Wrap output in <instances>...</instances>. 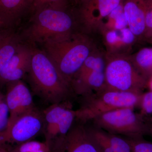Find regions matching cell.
I'll list each match as a JSON object with an SVG mask.
<instances>
[{"label": "cell", "instance_id": "obj_1", "mask_svg": "<svg viewBox=\"0 0 152 152\" xmlns=\"http://www.w3.org/2000/svg\"><path fill=\"white\" fill-rule=\"evenodd\" d=\"M68 1L50 3L33 11L27 27L20 34L22 41L36 46L65 40L77 33H84L79 11L75 15L68 8Z\"/></svg>", "mask_w": 152, "mask_h": 152}, {"label": "cell", "instance_id": "obj_2", "mask_svg": "<svg viewBox=\"0 0 152 152\" xmlns=\"http://www.w3.org/2000/svg\"><path fill=\"white\" fill-rule=\"evenodd\" d=\"M32 93L47 103L71 102L75 96L70 85L42 50L34 46L27 74Z\"/></svg>", "mask_w": 152, "mask_h": 152}, {"label": "cell", "instance_id": "obj_3", "mask_svg": "<svg viewBox=\"0 0 152 152\" xmlns=\"http://www.w3.org/2000/svg\"><path fill=\"white\" fill-rule=\"evenodd\" d=\"M42 46V50L70 85L74 76L97 45L90 34L81 32L65 40L46 43Z\"/></svg>", "mask_w": 152, "mask_h": 152}, {"label": "cell", "instance_id": "obj_4", "mask_svg": "<svg viewBox=\"0 0 152 152\" xmlns=\"http://www.w3.org/2000/svg\"><path fill=\"white\" fill-rule=\"evenodd\" d=\"M143 93L123 92L105 88L80 96V108L75 110L76 119L84 123L117 109L140 107Z\"/></svg>", "mask_w": 152, "mask_h": 152}, {"label": "cell", "instance_id": "obj_5", "mask_svg": "<svg viewBox=\"0 0 152 152\" xmlns=\"http://www.w3.org/2000/svg\"><path fill=\"white\" fill-rule=\"evenodd\" d=\"M134 109L127 107L107 112L91 121L94 126L107 132L125 137H143L148 134V120Z\"/></svg>", "mask_w": 152, "mask_h": 152}, {"label": "cell", "instance_id": "obj_6", "mask_svg": "<svg viewBox=\"0 0 152 152\" xmlns=\"http://www.w3.org/2000/svg\"><path fill=\"white\" fill-rule=\"evenodd\" d=\"M106 88L123 92L143 93L147 80L139 74L128 56L107 53Z\"/></svg>", "mask_w": 152, "mask_h": 152}, {"label": "cell", "instance_id": "obj_7", "mask_svg": "<svg viewBox=\"0 0 152 152\" xmlns=\"http://www.w3.org/2000/svg\"><path fill=\"white\" fill-rule=\"evenodd\" d=\"M43 129L42 111L36 107L18 117L5 132L0 135V146L10 143L18 145L34 140L43 134Z\"/></svg>", "mask_w": 152, "mask_h": 152}, {"label": "cell", "instance_id": "obj_8", "mask_svg": "<svg viewBox=\"0 0 152 152\" xmlns=\"http://www.w3.org/2000/svg\"><path fill=\"white\" fill-rule=\"evenodd\" d=\"M43 134L48 145L66 134L76 119L75 110L71 102L50 104L42 111Z\"/></svg>", "mask_w": 152, "mask_h": 152}, {"label": "cell", "instance_id": "obj_9", "mask_svg": "<svg viewBox=\"0 0 152 152\" xmlns=\"http://www.w3.org/2000/svg\"><path fill=\"white\" fill-rule=\"evenodd\" d=\"M87 123L76 119L65 136L49 146L50 152H102Z\"/></svg>", "mask_w": 152, "mask_h": 152}, {"label": "cell", "instance_id": "obj_10", "mask_svg": "<svg viewBox=\"0 0 152 152\" xmlns=\"http://www.w3.org/2000/svg\"><path fill=\"white\" fill-rule=\"evenodd\" d=\"M123 0H87L79 9L83 31L87 34L99 32L103 23Z\"/></svg>", "mask_w": 152, "mask_h": 152}, {"label": "cell", "instance_id": "obj_11", "mask_svg": "<svg viewBox=\"0 0 152 152\" xmlns=\"http://www.w3.org/2000/svg\"><path fill=\"white\" fill-rule=\"evenodd\" d=\"M6 86V101L10 115L8 128L18 117L36 107L32 93L23 80L10 82Z\"/></svg>", "mask_w": 152, "mask_h": 152}, {"label": "cell", "instance_id": "obj_12", "mask_svg": "<svg viewBox=\"0 0 152 152\" xmlns=\"http://www.w3.org/2000/svg\"><path fill=\"white\" fill-rule=\"evenodd\" d=\"M34 46L22 42L0 74V86L22 80L29 71Z\"/></svg>", "mask_w": 152, "mask_h": 152}, {"label": "cell", "instance_id": "obj_13", "mask_svg": "<svg viewBox=\"0 0 152 152\" xmlns=\"http://www.w3.org/2000/svg\"><path fill=\"white\" fill-rule=\"evenodd\" d=\"M99 33L102 37L106 51L109 54L128 56L133 45L137 42L128 27L120 30H102Z\"/></svg>", "mask_w": 152, "mask_h": 152}, {"label": "cell", "instance_id": "obj_14", "mask_svg": "<svg viewBox=\"0 0 152 152\" xmlns=\"http://www.w3.org/2000/svg\"><path fill=\"white\" fill-rule=\"evenodd\" d=\"M148 0H125L124 12L128 28L138 42L145 40V19Z\"/></svg>", "mask_w": 152, "mask_h": 152}, {"label": "cell", "instance_id": "obj_15", "mask_svg": "<svg viewBox=\"0 0 152 152\" xmlns=\"http://www.w3.org/2000/svg\"><path fill=\"white\" fill-rule=\"evenodd\" d=\"M31 7L30 0H0V30H16Z\"/></svg>", "mask_w": 152, "mask_h": 152}, {"label": "cell", "instance_id": "obj_16", "mask_svg": "<svg viewBox=\"0 0 152 152\" xmlns=\"http://www.w3.org/2000/svg\"><path fill=\"white\" fill-rule=\"evenodd\" d=\"M90 130L102 152H132L126 137L114 134L93 126Z\"/></svg>", "mask_w": 152, "mask_h": 152}, {"label": "cell", "instance_id": "obj_17", "mask_svg": "<svg viewBox=\"0 0 152 152\" xmlns=\"http://www.w3.org/2000/svg\"><path fill=\"white\" fill-rule=\"evenodd\" d=\"M23 42L15 30H0V74Z\"/></svg>", "mask_w": 152, "mask_h": 152}, {"label": "cell", "instance_id": "obj_18", "mask_svg": "<svg viewBox=\"0 0 152 152\" xmlns=\"http://www.w3.org/2000/svg\"><path fill=\"white\" fill-rule=\"evenodd\" d=\"M128 56L136 69L147 82L152 76V48H143Z\"/></svg>", "mask_w": 152, "mask_h": 152}, {"label": "cell", "instance_id": "obj_19", "mask_svg": "<svg viewBox=\"0 0 152 152\" xmlns=\"http://www.w3.org/2000/svg\"><path fill=\"white\" fill-rule=\"evenodd\" d=\"M128 22L124 12L123 1L112 11L103 23L102 30H120L128 27Z\"/></svg>", "mask_w": 152, "mask_h": 152}, {"label": "cell", "instance_id": "obj_20", "mask_svg": "<svg viewBox=\"0 0 152 152\" xmlns=\"http://www.w3.org/2000/svg\"><path fill=\"white\" fill-rule=\"evenodd\" d=\"M50 148L45 141L31 140L9 148L8 152H50Z\"/></svg>", "mask_w": 152, "mask_h": 152}, {"label": "cell", "instance_id": "obj_21", "mask_svg": "<svg viewBox=\"0 0 152 152\" xmlns=\"http://www.w3.org/2000/svg\"><path fill=\"white\" fill-rule=\"evenodd\" d=\"M10 115L5 94L0 91V135L5 132L7 129Z\"/></svg>", "mask_w": 152, "mask_h": 152}, {"label": "cell", "instance_id": "obj_22", "mask_svg": "<svg viewBox=\"0 0 152 152\" xmlns=\"http://www.w3.org/2000/svg\"><path fill=\"white\" fill-rule=\"evenodd\" d=\"M130 144L132 152H152V142L146 140L143 137L127 138Z\"/></svg>", "mask_w": 152, "mask_h": 152}, {"label": "cell", "instance_id": "obj_23", "mask_svg": "<svg viewBox=\"0 0 152 152\" xmlns=\"http://www.w3.org/2000/svg\"><path fill=\"white\" fill-rule=\"evenodd\" d=\"M140 113L147 119L152 120V91L143 93L140 107Z\"/></svg>", "mask_w": 152, "mask_h": 152}, {"label": "cell", "instance_id": "obj_24", "mask_svg": "<svg viewBox=\"0 0 152 152\" xmlns=\"http://www.w3.org/2000/svg\"><path fill=\"white\" fill-rule=\"evenodd\" d=\"M145 40L150 42L152 39V0H148L145 19Z\"/></svg>", "mask_w": 152, "mask_h": 152}, {"label": "cell", "instance_id": "obj_25", "mask_svg": "<svg viewBox=\"0 0 152 152\" xmlns=\"http://www.w3.org/2000/svg\"><path fill=\"white\" fill-rule=\"evenodd\" d=\"M65 0H32L31 9L32 11L50 3L56 2Z\"/></svg>", "mask_w": 152, "mask_h": 152}, {"label": "cell", "instance_id": "obj_26", "mask_svg": "<svg viewBox=\"0 0 152 152\" xmlns=\"http://www.w3.org/2000/svg\"><path fill=\"white\" fill-rule=\"evenodd\" d=\"M149 88L150 91H152V76L147 80L146 88Z\"/></svg>", "mask_w": 152, "mask_h": 152}, {"label": "cell", "instance_id": "obj_27", "mask_svg": "<svg viewBox=\"0 0 152 152\" xmlns=\"http://www.w3.org/2000/svg\"><path fill=\"white\" fill-rule=\"evenodd\" d=\"M148 134L152 137V120H148Z\"/></svg>", "mask_w": 152, "mask_h": 152}, {"label": "cell", "instance_id": "obj_28", "mask_svg": "<svg viewBox=\"0 0 152 152\" xmlns=\"http://www.w3.org/2000/svg\"><path fill=\"white\" fill-rule=\"evenodd\" d=\"M9 147L7 146H1L0 152H8Z\"/></svg>", "mask_w": 152, "mask_h": 152}, {"label": "cell", "instance_id": "obj_29", "mask_svg": "<svg viewBox=\"0 0 152 152\" xmlns=\"http://www.w3.org/2000/svg\"><path fill=\"white\" fill-rule=\"evenodd\" d=\"M74 1H75L76 2H80V3H81V4L82 5V4H83L84 3H85V2L87 1V0H74Z\"/></svg>", "mask_w": 152, "mask_h": 152}, {"label": "cell", "instance_id": "obj_30", "mask_svg": "<svg viewBox=\"0 0 152 152\" xmlns=\"http://www.w3.org/2000/svg\"><path fill=\"white\" fill-rule=\"evenodd\" d=\"M149 42H150L152 43V39L151 40H150Z\"/></svg>", "mask_w": 152, "mask_h": 152}, {"label": "cell", "instance_id": "obj_31", "mask_svg": "<svg viewBox=\"0 0 152 152\" xmlns=\"http://www.w3.org/2000/svg\"><path fill=\"white\" fill-rule=\"evenodd\" d=\"M30 1H31V4H32V0H30Z\"/></svg>", "mask_w": 152, "mask_h": 152}, {"label": "cell", "instance_id": "obj_32", "mask_svg": "<svg viewBox=\"0 0 152 152\" xmlns=\"http://www.w3.org/2000/svg\"></svg>", "mask_w": 152, "mask_h": 152}]
</instances>
